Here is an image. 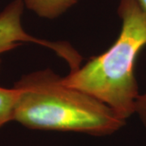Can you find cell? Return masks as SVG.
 I'll return each mask as SVG.
<instances>
[{
	"label": "cell",
	"instance_id": "cell-7",
	"mask_svg": "<svg viewBox=\"0 0 146 146\" xmlns=\"http://www.w3.org/2000/svg\"><path fill=\"white\" fill-rule=\"evenodd\" d=\"M141 8L146 12V0H136Z\"/></svg>",
	"mask_w": 146,
	"mask_h": 146
},
{
	"label": "cell",
	"instance_id": "cell-4",
	"mask_svg": "<svg viewBox=\"0 0 146 146\" xmlns=\"http://www.w3.org/2000/svg\"><path fill=\"white\" fill-rule=\"evenodd\" d=\"M79 0H23L25 7L36 16L54 20L66 13Z\"/></svg>",
	"mask_w": 146,
	"mask_h": 146
},
{
	"label": "cell",
	"instance_id": "cell-5",
	"mask_svg": "<svg viewBox=\"0 0 146 146\" xmlns=\"http://www.w3.org/2000/svg\"><path fill=\"white\" fill-rule=\"evenodd\" d=\"M20 90L16 88H3L0 86V128L13 121Z\"/></svg>",
	"mask_w": 146,
	"mask_h": 146
},
{
	"label": "cell",
	"instance_id": "cell-3",
	"mask_svg": "<svg viewBox=\"0 0 146 146\" xmlns=\"http://www.w3.org/2000/svg\"><path fill=\"white\" fill-rule=\"evenodd\" d=\"M24 8L23 0H13L0 11V69L2 63L1 55L20 46L25 42L33 43L53 50L68 63L70 72L80 68L83 58L72 44L68 42L37 38L25 31L22 25Z\"/></svg>",
	"mask_w": 146,
	"mask_h": 146
},
{
	"label": "cell",
	"instance_id": "cell-2",
	"mask_svg": "<svg viewBox=\"0 0 146 146\" xmlns=\"http://www.w3.org/2000/svg\"><path fill=\"white\" fill-rule=\"evenodd\" d=\"M117 12L121 29L115 42L104 53L70 72L63 81L102 102L127 121L135 114L141 94L135 66L146 46V12L136 0H120Z\"/></svg>",
	"mask_w": 146,
	"mask_h": 146
},
{
	"label": "cell",
	"instance_id": "cell-1",
	"mask_svg": "<svg viewBox=\"0 0 146 146\" xmlns=\"http://www.w3.org/2000/svg\"><path fill=\"white\" fill-rule=\"evenodd\" d=\"M14 87L20 96L13 121L29 129L105 136L126 124L107 105L66 85L50 68L23 75Z\"/></svg>",
	"mask_w": 146,
	"mask_h": 146
},
{
	"label": "cell",
	"instance_id": "cell-6",
	"mask_svg": "<svg viewBox=\"0 0 146 146\" xmlns=\"http://www.w3.org/2000/svg\"><path fill=\"white\" fill-rule=\"evenodd\" d=\"M135 114L138 115L146 130V91L143 94H140L136 103V110Z\"/></svg>",
	"mask_w": 146,
	"mask_h": 146
}]
</instances>
